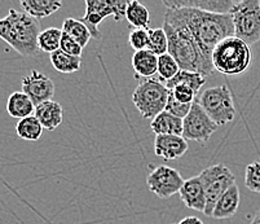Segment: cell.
Listing matches in <instances>:
<instances>
[{
	"mask_svg": "<svg viewBox=\"0 0 260 224\" xmlns=\"http://www.w3.org/2000/svg\"><path fill=\"white\" fill-rule=\"evenodd\" d=\"M163 30L169 39V53L175 58L180 70L200 73L205 77L214 74L211 57L205 55L186 26L172 9L166 11Z\"/></svg>",
	"mask_w": 260,
	"mask_h": 224,
	"instance_id": "obj_1",
	"label": "cell"
},
{
	"mask_svg": "<svg viewBox=\"0 0 260 224\" xmlns=\"http://www.w3.org/2000/svg\"><path fill=\"white\" fill-rule=\"evenodd\" d=\"M175 15L194 38L205 55L211 57L215 47L229 37H235V27L231 15H217L190 8L172 9Z\"/></svg>",
	"mask_w": 260,
	"mask_h": 224,
	"instance_id": "obj_2",
	"label": "cell"
},
{
	"mask_svg": "<svg viewBox=\"0 0 260 224\" xmlns=\"http://www.w3.org/2000/svg\"><path fill=\"white\" fill-rule=\"evenodd\" d=\"M40 31L39 20L25 12L11 8L6 17L0 18V39L23 57H31L39 53L38 37Z\"/></svg>",
	"mask_w": 260,
	"mask_h": 224,
	"instance_id": "obj_3",
	"label": "cell"
},
{
	"mask_svg": "<svg viewBox=\"0 0 260 224\" xmlns=\"http://www.w3.org/2000/svg\"><path fill=\"white\" fill-rule=\"evenodd\" d=\"M252 53L249 44L229 37L217 44L211 53L212 67L224 75H240L249 69Z\"/></svg>",
	"mask_w": 260,
	"mask_h": 224,
	"instance_id": "obj_4",
	"label": "cell"
},
{
	"mask_svg": "<svg viewBox=\"0 0 260 224\" xmlns=\"http://www.w3.org/2000/svg\"><path fill=\"white\" fill-rule=\"evenodd\" d=\"M170 89L159 78L140 79L132 93V103L144 119H154L159 113L165 112Z\"/></svg>",
	"mask_w": 260,
	"mask_h": 224,
	"instance_id": "obj_5",
	"label": "cell"
},
{
	"mask_svg": "<svg viewBox=\"0 0 260 224\" xmlns=\"http://www.w3.org/2000/svg\"><path fill=\"white\" fill-rule=\"evenodd\" d=\"M229 15L236 38L249 46L260 41V0H237Z\"/></svg>",
	"mask_w": 260,
	"mask_h": 224,
	"instance_id": "obj_6",
	"label": "cell"
},
{
	"mask_svg": "<svg viewBox=\"0 0 260 224\" xmlns=\"http://www.w3.org/2000/svg\"><path fill=\"white\" fill-rule=\"evenodd\" d=\"M196 100L217 126L228 124L235 119L236 108L232 92L224 84L205 89Z\"/></svg>",
	"mask_w": 260,
	"mask_h": 224,
	"instance_id": "obj_7",
	"label": "cell"
},
{
	"mask_svg": "<svg viewBox=\"0 0 260 224\" xmlns=\"http://www.w3.org/2000/svg\"><path fill=\"white\" fill-rule=\"evenodd\" d=\"M198 176L201 178L205 195H206V207L203 214L211 216L217 200L220 199L232 185L236 184V176L223 164L207 167Z\"/></svg>",
	"mask_w": 260,
	"mask_h": 224,
	"instance_id": "obj_8",
	"label": "cell"
},
{
	"mask_svg": "<svg viewBox=\"0 0 260 224\" xmlns=\"http://www.w3.org/2000/svg\"><path fill=\"white\" fill-rule=\"evenodd\" d=\"M128 2L124 0H86V13L79 18L96 41L101 39L99 25L109 16H113L115 22L126 18V9Z\"/></svg>",
	"mask_w": 260,
	"mask_h": 224,
	"instance_id": "obj_9",
	"label": "cell"
},
{
	"mask_svg": "<svg viewBox=\"0 0 260 224\" xmlns=\"http://www.w3.org/2000/svg\"><path fill=\"white\" fill-rule=\"evenodd\" d=\"M217 127L219 126L207 115V113L196 100L191 105L190 112L183 119V138L186 141L190 140L205 144L211 139Z\"/></svg>",
	"mask_w": 260,
	"mask_h": 224,
	"instance_id": "obj_10",
	"label": "cell"
},
{
	"mask_svg": "<svg viewBox=\"0 0 260 224\" xmlns=\"http://www.w3.org/2000/svg\"><path fill=\"white\" fill-rule=\"evenodd\" d=\"M184 181L185 180L176 169L160 165L149 174L146 178V185L157 197L167 200L180 192Z\"/></svg>",
	"mask_w": 260,
	"mask_h": 224,
	"instance_id": "obj_11",
	"label": "cell"
},
{
	"mask_svg": "<svg viewBox=\"0 0 260 224\" xmlns=\"http://www.w3.org/2000/svg\"><path fill=\"white\" fill-rule=\"evenodd\" d=\"M22 92L30 98L34 105L49 101L56 92V86L51 78L38 70H31L29 75L22 78Z\"/></svg>",
	"mask_w": 260,
	"mask_h": 224,
	"instance_id": "obj_12",
	"label": "cell"
},
{
	"mask_svg": "<svg viewBox=\"0 0 260 224\" xmlns=\"http://www.w3.org/2000/svg\"><path fill=\"white\" fill-rule=\"evenodd\" d=\"M237 0H163V6L167 9L190 8L198 11L229 15Z\"/></svg>",
	"mask_w": 260,
	"mask_h": 224,
	"instance_id": "obj_13",
	"label": "cell"
},
{
	"mask_svg": "<svg viewBox=\"0 0 260 224\" xmlns=\"http://www.w3.org/2000/svg\"><path fill=\"white\" fill-rule=\"evenodd\" d=\"M188 141L183 136L177 135H158L154 140L155 155L165 159L172 161L179 159L188 152Z\"/></svg>",
	"mask_w": 260,
	"mask_h": 224,
	"instance_id": "obj_14",
	"label": "cell"
},
{
	"mask_svg": "<svg viewBox=\"0 0 260 224\" xmlns=\"http://www.w3.org/2000/svg\"><path fill=\"white\" fill-rule=\"evenodd\" d=\"M180 200L188 209L196 211H205L206 207V195L203 189V184L200 176H194L184 181L180 192Z\"/></svg>",
	"mask_w": 260,
	"mask_h": 224,
	"instance_id": "obj_15",
	"label": "cell"
},
{
	"mask_svg": "<svg viewBox=\"0 0 260 224\" xmlns=\"http://www.w3.org/2000/svg\"><path fill=\"white\" fill-rule=\"evenodd\" d=\"M34 115L38 118V121L43 126V129L53 131L62 123L63 109L57 101H44L35 107Z\"/></svg>",
	"mask_w": 260,
	"mask_h": 224,
	"instance_id": "obj_16",
	"label": "cell"
},
{
	"mask_svg": "<svg viewBox=\"0 0 260 224\" xmlns=\"http://www.w3.org/2000/svg\"><path fill=\"white\" fill-rule=\"evenodd\" d=\"M241 193L237 184L232 185L220 199L217 200L216 205L214 207L211 218L215 219H229L235 216L240 207Z\"/></svg>",
	"mask_w": 260,
	"mask_h": 224,
	"instance_id": "obj_17",
	"label": "cell"
},
{
	"mask_svg": "<svg viewBox=\"0 0 260 224\" xmlns=\"http://www.w3.org/2000/svg\"><path fill=\"white\" fill-rule=\"evenodd\" d=\"M132 68L136 79L153 78L158 70V56L149 49L135 52L132 56Z\"/></svg>",
	"mask_w": 260,
	"mask_h": 224,
	"instance_id": "obj_18",
	"label": "cell"
},
{
	"mask_svg": "<svg viewBox=\"0 0 260 224\" xmlns=\"http://www.w3.org/2000/svg\"><path fill=\"white\" fill-rule=\"evenodd\" d=\"M150 129L155 136L158 135H177L183 136V119L167 112H162L152 119Z\"/></svg>",
	"mask_w": 260,
	"mask_h": 224,
	"instance_id": "obj_19",
	"label": "cell"
},
{
	"mask_svg": "<svg viewBox=\"0 0 260 224\" xmlns=\"http://www.w3.org/2000/svg\"><path fill=\"white\" fill-rule=\"evenodd\" d=\"M20 6L22 7L25 13L40 20L60 11L63 7V3L58 0H22L20 2Z\"/></svg>",
	"mask_w": 260,
	"mask_h": 224,
	"instance_id": "obj_20",
	"label": "cell"
},
{
	"mask_svg": "<svg viewBox=\"0 0 260 224\" xmlns=\"http://www.w3.org/2000/svg\"><path fill=\"white\" fill-rule=\"evenodd\" d=\"M7 112L11 117L23 119L26 117L34 115L35 105L27 95L22 91H17L11 93L7 101Z\"/></svg>",
	"mask_w": 260,
	"mask_h": 224,
	"instance_id": "obj_21",
	"label": "cell"
},
{
	"mask_svg": "<svg viewBox=\"0 0 260 224\" xmlns=\"http://www.w3.org/2000/svg\"><path fill=\"white\" fill-rule=\"evenodd\" d=\"M126 18L131 26L135 29L148 30L150 25V13L149 9L143 3L138 0H131L127 4Z\"/></svg>",
	"mask_w": 260,
	"mask_h": 224,
	"instance_id": "obj_22",
	"label": "cell"
},
{
	"mask_svg": "<svg viewBox=\"0 0 260 224\" xmlns=\"http://www.w3.org/2000/svg\"><path fill=\"white\" fill-rule=\"evenodd\" d=\"M62 33L66 34L68 37H70L73 41L77 42L82 48L87 46L89 43V39H91V33L87 29V26L84 25L79 18H65L62 22Z\"/></svg>",
	"mask_w": 260,
	"mask_h": 224,
	"instance_id": "obj_23",
	"label": "cell"
},
{
	"mask_svg": "<svg viewBox=\"0 0 260 224\" xmlns=\"http://www.w3.org/2000/svg\"><path fill=\"white\" fill-rule=\"evenodd\" d=\"M205 83H206V77L205 75L200 74V73L180 70V72L172 78L171 81L167 82L166 86L169 89H172L176 86H186L193 89L197 95H200L201 88H202V86Z\"/></svg>",
	"mask_w": 260,
	"mask_h": 224,
	"instance_id": "obj_24",
	"label": "cell"
},
{
	"mask_svg": "<svg viewBox=\"0 0 260 224\" xmlns=\"http://www.w3.org/2000/svg\"><path fill=\"white\" fill-rule=\"evenodd\" d=\"M43 126L35 115H30L20 119L16 124V134L20 139L26 141H37L43 135Z\"/></svg>",
	"mask_w": 260,
	"mask_h": 224,
	"instance_id": "obj_25",
	"label": "cell"
},
{
	"mask_svg": "<svg viewBox=\"0 0 260 224\" xmlns=\"http://www.w3.org/2000/svg\"><path fill=\"white\" fill-rule=\"evenodd\" d=\"M51 63L54 69L58 73H63V74H73L77 73L80 69L82 65V58L75 57V56L68 55L61 49L51 53Z\"/></svg>",
	"mask_w": 260,
	"mask_h": 224,
	"instance_id": "obj_26",
	"label": "cell"
},
{
	"mask_svg": "<svg viewBox=\"0 0 260 224\" xmlns=\"http://www.w3.org/2000/svg\"><path fill=\"white\" fill-rule=\"evenodd\" d=\"M61 38H62V30L57 27H48L46 30H42L38 37V48L39 51L47 52L51 55L60 49Z\"/></svg>",
	"mask_w": 260,
	"mask_h": 224,
	"instance_id": "obj_27",
	"label": "cell"
},
{
	"mask_svg": "<svg viewBox=\"0 0 260 224\" xmlns=\"http://www.w3.org/2000/svg\"><path fill=\"white\" fill-rule=\"evenodd\" d=\"M149 34V51H152L158 57L165 53H169V39L163 27L148 29Z\"/></svg>",
	"mask_w": 260,
	"mask_h": 224,
	"instance_id": "obj_28",
	"label": "cell"
},
{
	"mask_svg": "<svg viewBox=\"0 0 260 224\" xmlns=\"http://www.w3.org/2000/svg\"><path fill=\"white\" fill-rule=\"evenodd\" d=\"M179 72H180V68H179V65H177V62L175 61V58L172 57L170 53H165V55L158 57L157 74L160 81L167 83V82L171 81L172 78H174Z\"/></svg>",
	"mask_w": 260,
	"mask_h": 224,
	"instance_id": "obj_29",
	"label": "cell"
},
{
	"mask_svg": "<svg viewBox=\"0 0 260 224\" xmlns=\"http://www.w3.org/2000/svg\"><path fill=\"white\" fill-rule=\"evenodd\" d=\"M245 185L251 192L260 193V161H255L246 166Z\"/></svg>",
	"mask_w": 260,
	"mask_h": 224,
	"instance_id": "obj_30",
	"label": "cell"
},
{
	"mask_svg": "<svg viewBox=\"0 0 260 224\" xmlns=\"http://www.w3.org/2000/svg\"><path fill=\"white\" fill-rule=\"evenodd\" d=\"M128 43L135 52L149 49V34L148 30L134 29L128 35Z\"/></svg>",
	"mask_w": 260,
	"mask_h": 224,
	"instance_id": "obj_31",
	"label": "cell"
},
{
	"mask_svg": "<svg viewBox=\"0 0 260 224\" xmlns=\"http://www.w3.org/2000/svg\"><path fill=\"white\" fill-rule=\"evenodd\" d=\"M191 105H193V104H191ZM191 105H186V104H181L179 103V101H176L174 96H172L171 91H170V96H169V100H167V105L165 112L170 113V114L175 115V117L177 118L184 119V118L188 115V113L190 112Z\"/></svg>",
	"mask_w": 260,
	"mask_h": 224,
	"instance_id": "obj_32",
	"label": "cell"
},
{
	"mask_svg": "<svg viewBox=\"0 0 260 224\" xmlns=\"http://www.w3.org/2000/svg\"><path fill=\"white\" fill-rule=\"evenodd\" d=\"M170 91H171L175 100L181 104H186V105H191L198 96L193 89L186 86H176L172 89H170Z\"/></svg>",
	"mask_w": 260,
	"mask_h": 224,
	"instance_id": "obj_33",
	"label": "cell"
},
{
	"mask_svg": "<svg viewBox=\"0 0 260 224\" xmlns=\"http://www.w3.org/2000/svg\"><path fill=\"white\" fill-rule=\"evenodd\" d=\"M60 49L68 55L75 56V57H80L82 56V52H83V48L79 46L75 41H73L72 38L68 37L66 34L62 33V38H61V44Z\"/></svg>",
	"mask_w": 260,
	"mask_h": 224,
	"instance_id": "obj_34",
	"label": "cell"
},
{
	"mask_svg": "<svg viewBox=\"0 0 260 224\" xmlns=\"http://www.w3.org/2000/svg\"><path fill=\"white\" fill-rule=\"evenodd\" d=\"M177 224H205L200 218L197 216H185L184 219H181Z\"/></svg>",
	"mask_w": 260,
	"mask_h": 224,
	"instance_id": "obj_35",
	"label": "cell"
},
{
	"mask_svg": "<svg viewBox=\"0 0 260 224\" xmlns=\"http://www.w3.org/2000/svg\"><path fill=\"white\" fill-rule=\"evenodd\" d=\"M250 224H260V210H257L256 214L254 215V218L250 221Z\"/></svg>",
	"mask_w": 260,
	"mask_h": 224,
	"instance_id": "obj_36",
	"label": "cell"
}]
</instances>
